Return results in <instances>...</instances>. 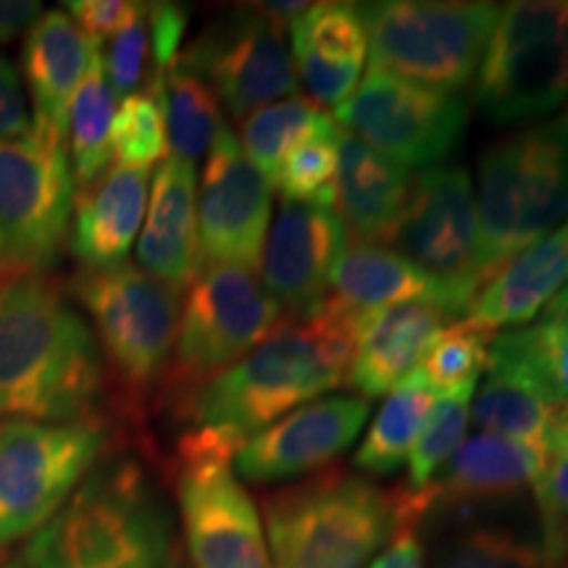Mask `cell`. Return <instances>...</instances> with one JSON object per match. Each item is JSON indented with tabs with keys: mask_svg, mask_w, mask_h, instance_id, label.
<instances>
[{
	"mask_svg": "<svg viewBox=\"0 0 568 568\" xmlns=\"http://www.w3.org/2000/svg\"><path fill=\"white\" fill-rule=\"evenodd\" d=\"M98 339L45 274L0 276V416L67 424L95 416Z\"/></svg>",
	"mask_w": 568,
	"mask_h": 568,
	"instance_id": "obj_1",
	"label": "cell"
},
{
	"mask_svg": "<svg viewBox=\"0 0 568 568\" xmlns=\"http://www.w3.org/2000/svg\"><path fill=\"white\" fill-rule=\"evenodd\" d=\"M337 138L339 124L326 119L284 153L274 187L284 201L335 211L337 205Z\"/></svg>",
	"mask_w": 568,
	"mask_h": 568,
	"instance_id": "obj_34",
	"label": "cell"
},
{
	"mask_svg": "<svg viewBox=\"0 0 568 568\" xmlns=\"http://www.w3.org/2000/svg\"><path fill=\"white\" fill-rule=\"evenodd\" d=\"M368 568H426L422 539H418V521H403L387 542V548L374 558Z\"/></svg>",
	"mask_w": 568,
	"mask_h": 568,
	"instance_id": "obj_43",
	"label": "cell"
},
{
	"mask_svg": "<svg viewBox=\"0 0 568 568\" xmlns=\"http://www.w3.org/2000/svg\"><path fill=\"white\" fill-rule=\"evenodd\" d=\"M422 297L435 301V284L429 276L389 245L355 240L329 276L326 303L345 316L358 318Z\"/></svg>",
	"mask_w": 568,
	"mask_h": 568,
	"instance_id": "obj_27",
	"label": "cell"
},
{
	"mask_svg": "<svg viewBox=\"0 0 568 568\" xmlns=\"http://www.w3.org/2000/svg\"><path fill=\"white\" fill-rule=\"evenodd\" d=\"M287 322L251 268L201 266L190 282L161 393L180 410L209 382L243 361Z\"/></svg>",
	"mask_w": 568,
	"mask_h": 568,
	"instance_id": "obj_6",
	"label": "cell"
},
{
	"mask_svg": "<svg viewBox=\"0 0 568 568\" xmlns=\"http://www.w3.org/2000/svg\"><path fill=\"white\" fill-rule=\"evenodd\" d=\"M148 169L111 163L88 187L77 190L69 251L84 268L124 264L145 219Z\"/></svg>",
	"mask_w": 568,
	"mask_h": 568,
	"instance_id": "obj_22",
	"label": "cell"
},
{
	"mask_svg": "<svg viewBox=\"0 0 568 568\" xmlns=\"http://www.w3.org/2000/svg\"><path fill=\"white\" fill-rule=\"evenodd\" d=\"M437 395L426 385L422 372H410L389 389L379 414L368 426L364 443L355 453V466L372 477L397 471L422 435Z\"/></svg>",
	"mask_w": 568,
	"mask_h": 568,
	"instance_id": "obj_28",
	"label": "cell"
},
{
	"mask_svg": "<svg viewBox=\"0 0 568 568\" xmlns=\"http://www.w3.org/2000/svg\"><path fill=\"white\" fill-rule=\"evenodd\" d=\"M568 287V219L539 243L518 253L481 290L468 318L485 326H518L545 311L560 290Z\"/></svg>",
	"mask_w": 568,
	"mask_h": 568,
	"instance_id": "obj_26",
	"label": "cell"
},
{
	"mask_svg": "<svg viewBox=\"0 0 568 568\" xmlns=\"http://www.w3.org/2000/svg\"><path fill=\"white\" fill-rule=\"evenodd\" d=\"M161 109L169 151L187 163L203 159L224 126L213 90L180 61L163 80Z\"/></svg>",
	"mask_w": 568,
	"mask_h": 568,
	"instance_id": "obj_32",
	"label": "cell"
},
{
	"mask_svg": "<svg viewBox=\"0 0 568 568\" xmlns=\"http://www.w3.org/2000/svg\"><path fill=\"white\" fill-rule=\"evenodd\" d=\"M287 30L266 17L261 6H240L184 48L182 67L195 71L222 98L237 122L264 105L297 95V74Z\"/></svg>",
	"mask_w": 568,
	"mask_h": 568,
	"instance_id": "obj_15",
	"label": "cell"
},
{
	"mask_svg": "<svg viewBox=\"0 0 568 568\" xmlns=\"http://www.w3.org/2000/svg\"><path fill=\"white\" fill-rule=\"evenodd\" d=\"M187 11L176 3H148V32H151V74L145 88H163L166 74L182 55V40L187 32Z\"/></svg>",
	"mask_w": 568,
	"mask_h": 568,
	"instance_id": "obj_40",
	"label": "cell"
},
{
	"mask_svg": "<svg viewBox=\"0 0 568 568\" xmlns=\"http://www.w3.org/2000/svg\"><path fill=\"white\" fill-rule=\"evenodd\" d=\"M477 261L481 290L568 216V126L564 119L516 132L479 159Z\"/></svg>",
	"mask_w": 568,
	"mask_h": 568,
	"instance_id": "obj_5",
	"label": "cell"
},
{
	"mask_svg": "<svg viewBox=\"0 0 568 568\" xmlns=\"http://www.w3.org/2000/svg\"><path fill=\"white\" fill-rule=\"evenodd\" d=\"M539 471L542 445L479 432L458 445L443 477L426 489L432 508L508 500L535 487Z\"/></svg>",
	"mask_w": 568,
	"mask_h": 568,
	"instance_id": "obj_25",
	"label": "cell"
},
{
	"mask_svg": "<svg viewBox=\"0 0 568 568\" xmlns=\"http://www.w3.org/2000/svg\"><path fill=\"white\" fill-rule=\"evenodd\" d=\"M237 450L209 429L184 432L176 445L174 487L193 568H272L258 508L232 471Z\"/></svg>",
	"mask_w": 568,
	"mask_h": 568,
	"instance_id": "obj_9",
	"label": "cell"
},
{
	"mask_svg": "<svg viewBox=\"0 0 568 568\" xmlns=\"http://www.w3.org/2000/svg\"><path fill=\"white\" fill-rule=\"evenodd\" d=\"M487 382L474 397V406L468 408L471 422L489 435L542 445L545 432L564 406H556L521 376L503 368H487Z\"/></svg>",
	"mask_w": 568,
	"mask_h": 568,
	"instance_id": "obj_31",
	"label": "cell"
},
{
	"mask_svg": "<svg viewBox=\"0 0 568 568\" xmlns=\"http://www.w3.org/2000/svg\"><path fill=\"white\" fill-rule=\"evenodd\" d=\"M140 3L130 0H71L63 11L77 21V27L88 34L90 40L101 42L103 38H113L122 27L134 17Z\"/></svg>",
	"mask_w": 568,
	"mask_h": 568,
	"instance_id": "obj_41",
	"label": "cell"
},
{
	"mask_svg": "<svg viewBox=\"0 0 568 568\" xmlns=\"http://www.w3.org/2000/svg\"><path fill=\"white\" fill-rule=\"evenodd\" d=\"M74 195L67 142L0 140V274H42L59 261Z\"/></svg>",
	"mask_w": 568,
	"mask_h": 568,
	"instance_id": "obj_12",
	"label": "cell"
},
{
	"mask_svg": "<svg viewBox=\"0 0 568 568\" xmlns=\"http://www.w3.org/2000/svg\"><path fill=\"white\" fill-rule=\"evenodd\" d=\"M32 134V113L13 63L0 55V140H21Z\"/></svg>",
	"mask_w": 568,
	"mask_h": 568,
	"instance_id": "obj_42",
	"label": "cell"
},
{
	"mask_svg": "<svg viewBox=\"0 0 568 568\" xmlns=\"http://www.w3.org/2000/svg\"><path fill=\"white\" fill-rule=\"evenodd\" d=\"M487 368L521 376L556 406L568 408V324L542 318L535 326L495 335Z\"/></svg>",
	"mask_w": 568,
	"mask_h": 568,
	"instance_id": "obj_30",
	"label": "cell"
},
{
	"mask_svg": "<svg viewBox=\"0 0 568 568\" xmlns=\"http://www.w3.org/2000/svg\"><path fill=\"white\" fill-rule=\"evenodd\" d=\"M142 272L172 284L190 287L197 268V195L195 163L169 155L153 180L148 219L138 240Z\"/></svg>",
	"mask_w": 568,
	"mask_h": 568,
	"instance_id": "obj_23",
	"label": "cell"
},
{
	"mask_svg": "<svg viewBox=\"0 0 568 568\" xmlns=\"http://www.w3.org/2000/svg\"><path fill=\"white\" fill-rule=\"evenodd\" d=\"M19 560L24 568H187L166 503L132 460L92 468Z\"/></svg>",
	"mask_w": 568,
	"mask_h": 568,
	"instance_id": "obj_4",
	"label": "cell"
},
{
	"mask_svg": "<svg viewBox=\"0 0 568 568\" xmlns=\"http://www.w3.org/2000/svg\"><path fill=\"white\" fill-rule=\"evenodd\" d=\"M471 395L474 389H460V393L453 395H439L435 400L422 435L416 439L414 450L408 453L410 489L429 487L445 460H450L453 453L458 450V445L464 443Z\"/></svg>",
	"mask_w": 568,
	"mask_h": 568,
	"instance_id": "obj_37",
	"label": "cell"
},
{
	"mask_svg": "<svg viewBox=\"0 0 568 568\" xmlns=\"http://www.w3.org/2000/svg\"><path fill=\"white\" fill-rule=\"evenodd\" d=\"M389 247L435 284L450 318L466 316L481 295L477 261V197L464 166H432L410 180V193Z\"/></svg>",
	"mask_w": 568,
	"mask_h": 568,
	"instance_id": "obj_13",
	"label": "cell"
},
{
	"mask_svg": "<svg viewBox=\"0 0 568 568\" xmlns=\"http://www.w3.org/2000/svg\"><path fill=\"white\" fill-rule=\"evenodd\" d=\"M272 568H368L403 521L429 503L410 487L382 489L332 464L261 500Z\"/></svg>",
	"mask_w": 568,
	"mask_h": 568,
	"instance_id": "obj_3",
	"label": "cell"
},
{
	"mask_svg": "<svg viewBox=\"0 0 568 568\" xmlns=\"http://www.w3.org/2000/svg\"><path fill=\"white\" fill-rule=\"evenodd\" d=\"M105 437L101 418L0 424V548L30 539L67 506L101 460Z\"/></svg>",
	"mask_w": 568,
	"mask_h": 568,
	"instance_id": "obj_10",
	"label": "cell"
},
{
	"mask_svg": "<svg viewBox=\"0 0 568 568\" xmlns=\"http://www.w3.org/2000/svg\"><path fill=\"white\" fill-rule=\"evenodd\" d=\"M564 122H566V126H568V113H566V116H564Z\"/></svg>",
	"mask_w": 568,
	"mask_h": 568,
	"instance_id": "obj_47",
	"label": "cell"
},
{
	"mask_svg": "<svg viewBox=\"0 0 568 568\" xmlns=\"http://www.w3.org/2000/svg\"><path fill=\"white\" fill-rule=\"evenodd\" d=\"M163 90H140L124 98L113 113L111 161L130 169H151L166 161L169 140L161 109Z\"/></svg>",
	"mask_w": 568,
	"mask_h": 568,
	"instance_id": "obj_36",
	"label": "cell"
},
{
	"mask_svg": "<svg viewBox=\"0 0 568 568\" xmlns=\"http://www.w3.org/2000/svg\"><path fill=\"white\" fill-rule=\"evenodd\" d=\"M90 40L63 9L42 11L24 38V77L32 95V132L67 142L69 103L90 67Z\"/></svg>",
	"mask_w": 568,
	"mask_h": 568,
	"instance_id": "obj_21",
	"label": "cell"
},
{
	"mask_svg": "<svg viewBox=\"0 0 568 568\" xmlns=\"http://www.w3.org/2000/svg\"><path fill=\"white\" fill-rule=\"evenodd\" d=\"M437 568H545L542 548L503 527H468L447 542Z\"/></svg>",
	"mask_w": 568,
	"mask_h": 568,
	"instance_id": "obj_38",
	"label": "cell"
},
{
	"mask_svg": "<svg viewBox=\"0 0 568 568\" xmlns=\"http://www.w3.org/2000/svg\"><path fill=\"white\" fill-rule=\"evenodd\" d=\"M568 98V3L524 0L500 9L481 55L477 103L495 124L556 111Z\"/></svg>",
	"mask_w": 568,
	"mask_h": 568,
	"instance_id": "obj_11",
	"label": "cell"
},
{
	"mask_svg": "<svg viewBox=\"0 0 568 568\" xmlns=\"http://www.w3.org/2000/svg\"><path fill=\"white\" fill-rule=\"evenodd\" d=\"M295 74L311 101L339 109L361 82L368 55L366 27L355 3H316L290 27Z\"/></svg>",
	"mask_w": 568,
	"mask_h": 568,
	"instance_id": "obj_20",
	"label": "cell"
},
{
	"mask_svg": "<svg viewBox=\"0 0 568 568\" xmlns=\"http://www.w3.org/2000/svg\"><path fill=\"white\" fill-rule=\"evenodd\" d=\"M0 568H24V564H21L19 556L17 558H3V560H0Z\"/></svg>",
	"mask_w": 568,
	"mask_h": 568,
	"instance_id": "obj_46",
	"label": "cell"
},
{
	"mask_svg": "<svg viewBox=\"0 0 568 568\" xmlns=\"http://www.w3.org/2000/svg\"><path fill=\"white\" fill-rule=\"evenodd\" d=\"M368 418L364 397H324L282 416L258 435L245 439L234 456L240 477L272 485L322 471L355 443Z\"/></svg>",
	"mask_w": 568,
	"mask_h": 568,
	"instance_id": "obj_18",
	"label": "cell"
},
{
	"mask_svg": "<svg viewBox=\"0 0 568 568\" xmlns=\"http://www.w3.org/2000/svg\"><path fill=\"white\" fill-rule=\"evenodd\" d=\"M353 347L355 318L324 303L311 318H287L243 361L197 389L176 416L243 447L276 418L345 385Z\"/></svg>",
	"mask_w": 568,
	"mask_h": 568,
	"instance_id": "obj_2",
	"label": "cell"
},
{
	"mask_svg": "<svg viewBox=\"0 0 568 568\" xmlns=\"http://www.w3.org/2000/svg\"><path fill=\"white\" fill-rule=\"evenodd\" d=\"M272 182L245 159L240 140L224 124L205 155L197 195V264L255 272L272 226Z\"/></svg>",
	"mask_w": 568,
	"mask_h": 568,
	"instance_id": "obj_16",
	"label": "cell"
},
{
	"mask_svg": "<svg viewBox=\"0 0 568 568\" xmlns=\"http://www.w3.org/2000/svg\"><path fill=\"white\" fill-rule=\"evenodd\" d=\"M445 322H450V316L432 297L358 316L345 385L364 395V400L389 393L403 376L416 372V364H422Z\"/></svg>",
	"mask_w": 568,
	"mask_h": 568,
	"instance_id": "obj_19",
	"label": "cell"
},
{
	"mask_svg": "<svg viewBox=\"0 0 568 568\" xmlns=\"http://www.w3.org/2000/svg\"><path fill=\"white\" fill-rule=\"evenodd\" d=\"M351 245L339 213L282 201L261 253V284L287 318H311L326 303L329 276Z\"/></svg>",
	"mask_w": 568,
	"mask_h": 568,
	"instance_id": "obj_17",
	"label": "cell"
},
{
	"mask_svg": "<svg viewBox=\"0 0 568 568\" xmlns=\"http://www.w3.org/2000/svg\"><path fill=\"white\" fill-rule=\"evenodd\" d=\"M113 113H116V95L105 80L101 42H98L67 116V151L77 190L88 187L111 166Z\"/></svg>",
	"mask_w": 568,
	"mask_h": 568,
	"instance_id": "obj_29",
	"label": "cell"
},
{
	"mask_svg": "<svg viewBox=\"0 0 568 568\" xmlns=\"http://www.w3.org/2000/svg\"><path fill=\"white\" fill-rule=\"evenodd\" d=\"M74 295L95 324L101 355L124 408L140 414L172 361L182 290L124 261L109 268H84L74 280Z\"/></svg>",
	"mask_w": 568,
	"mask_h": 568,
	"instance_id": "obj_7",
	"label": "cell"
},
{
	"mask_svg": "<svg viewBox=\"0 0 568 568\" xmlns=\"http://www.w3.org/2000/svg\"><path fill=\"white\" fill-rule=\"evenodd\" d=\"M493 339V326L474 322V318L447 326V329L432 339L418 372H422L424 382L435 395H453L460 393V389H474L479 374L487 368V355Z\"/></svg>",
	"mask_w": 568,
	"mask_h": 568,
	"instance_id": "obj_35",
	"label": "cell"
},
{
	"mask_svg": "<svg viewBox=\"0 0 568 568\" xmlns=\"http://www.w3.org/2000/svg\"><path fill=\"white\" fill-rule=\"evenodd\" d=\"M326 119H329V113L311 101V98H282V101H274L264 105V109L253 111L251 116L240 122V130H243L240 132V148H243L245 159L274 187L284 153L311 130L324 124Z\"/></svg>",
	"mask_w": 568,
	"mask_h": 568,
	"instance_id": "obj_33",
	"label": "cell"
},
{
	"mask_svg": "<svg viewBox=\"0 0 568 568\" xmlns=\"http://www.w3.org/2000/svg\"><path fill=\"white\" fill-rule=\"evenodd\" d=\"M545 318L568 324V287L560 290V293L552 297L548 305H545Z\"/></svg>",
	"mask_w": 568,
	"mask_h": 568,
	"instance_id": "obj_45",
	"label": "cell"
},
{
	"mask_svg": "<svg viewBox=\"0 0 568 568\" xmlns=\"http://www.w3.org/2000/svg\"><path fill=\"white\" fill-rule=\"evenodd\" d=\"M337 155L339 219L361 243L389 245L410 193L408 172L343 126Z\"/></svg>",
	"mask_w": 568,
	"mask_h": 568,
	"instance_id": "obj_24",
	"label": "cell"
},
{
	"mask_svg": "<svg viewBox=\"0 0 568 568\" xmlns=\"http://www.w3.org/2000/svg\"><path fill=\"white\" fill-rule=\"evenodd\" d=\"M335 122L408 172L437 166L456 151L468 105L460 92L368 69L364 82L335 109Z\"/></svg>",
	"mask_w": 568,
	"mask_h": 568,
	"instance_id": "obj_14",
	"label": "cell"
},
{
	"mask_svg": "<svg viewBox=\"0 0 568 568\" xmlns=\"http://www.w3.org/2000/svg\"><path fill=\"white\" fill-rule=\"evenodd\" d=\"M42 13V6L34 0H0V45L17 40L30 30L32 21Z\"/></svg>",
	"mask_w": 568,
	"mask_h": 568,
	"instance_id": "obj_44",
	"label": "cell"
},
{
	"mask_svg": "<svg viewBox=\"0 0 568 568\" xmlns=\"http://www.w3.org/2000/svg\"><path fill=\"white\" fill-rule=\"evenodd\" d=\"M372 69L460 92L477 77L500 6L466 0H385L358 6Z\"/></svg>",
	"mask_w": 568,
	"mask_h": 568,
	"instance_id": "obj_8",
	"label": "cell"
},
{
	"mask_svg": "<svg viewBox=\"0 0 568 568\" xmlns=\"http://www.w3.org/2000/svg\"><path fill=\"white\" fill-rule=\"evenodd\" d=\"M103 69L109 88L116 98H130L145 82V69L151 63V32H148V3H140L134 17L109 40L103 51Z\"/></svg>",
	"mask_w": 568,
	"mask_h": 568,
	"instance_id": "obj_39",
	"label": "cell"
}]
</instances>
